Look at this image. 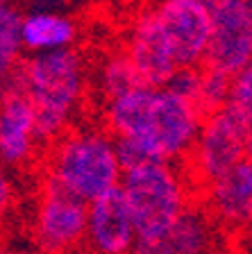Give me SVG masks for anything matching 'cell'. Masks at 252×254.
<instances>
[{"label": "cell", "mask_w": 252, "mask_h": 254, "mask_svg": "<svg viewBox=\"0 0 252 254\" xmlns=\"http://www.w3.org/2000/svg\"><path fill=\"white\" fill-rule=\"evenodd\" d=\"M105 116L114 136L137 141L162 164L193 150L205 123L193 102L155 86H139L109 100Z\"/></svg>", "instance_id": "obj_1"}, {"label": "cell", "mask_w": 252, "mask_h": 254, "mask_svg": "<svg viewBox=\"0 0 252 254\" xmlns=\"http://www.w3.org/2000/svg\"><path fill=\"white\" fill-rule=\"evenodd\" d=\"M16 77L37 111V141L53 143L66 129L84 91V64L73 48L32 55Z\"/></svg>", "instance_id": "obj_2"}, {"label": "cell", "mask_w": 252, "mask_h": 254, "mask_svg": "<svg viewBox=\"0 0 252 254\" xmlns=\"http://www.w3.org/2000/svg\"><path fill=\"white\" fill-rule=\"evenodd\" d=\"M50 180L84 202H93L121 186L123 168L114 136L100 129H80L62 136L50 157Z\"/></svg>", "instance_id": "obj_3"}, {"label": "cell", "mask_w": 252, "mask_h": 254, "mask_svg": "<svg viewBox=\"0 0 252 254\" xmlns=\"http://www.w3.org/2000/svg\"><path fill=\"white\" fill-rule=\"evenodd\" d=\"M121 189L139 243H157L175 227L186 206V190L170 164L153 161L123 173Z\"/></svg>", "instance_id": "obj_4"}, {"label": "cell", "mask_w": 252, "mask_h": 254, "mask_svg": "<svg viewBox=\"0 0 252 254\" xmlns=\"http://www.w3.org/2000/svg\"><path fill=\"white\" fill-rule=\"evenodd\" d=\"M252 154V127L234 107H223L205 118L193 145L195 168L202 180H221Z\"/></svg>", "instance_id": "obj_5"}, {"label": "cell", "mask_w": 252, "mask_h": 254, "mask_svg": "<svg viewBox=\"0 0 252 254\" xmlns=\"http://www.w3.org/2000/svg\"><path fill=\"white\" fill-rule=\"evenodd\" d=\"M89 202L48 177L34 218V241L46 254H69L86 241Z\"/></svg>", "instance_id": "obj_6"}, {"label": "cell", "mask_w": 252, "mask_h": 254, "mask_svg": "<svg viewBox=\"0 0 252 254\" xmlns=\"http://www.w3.org/2000/svg\"><path fill=\"white\" fill-rule=\"evenodd\" d=\"M252 66V2L218 0L211 7V39L205 68L237 77Z\"/></svg>", "instance_id": "obj_7"}, {"label": "cell", "mask_w": 252, "mask_h": 254, "mask_svg": "<svg viewBox=\"0 0 252 254\" xmlns=\"http://www.w3.org/2000/svg\"><path fill=\"white\" fill-rule=\"evenodd\" d=\"M157 18L166 32L177 66H198L205 62L211 39V9L189 0H164Z\"/></svg>", "instance_id": "obj_8"}, {"label": "cell", "mask_w": 252, "mask_h": 254, "mask_svg": "<svg viewBox=\"0 0 252 254\" xmlns=\"http://www.w3.org/2000/svg\"><path fill=\"white\" fill-rule=\"evenodd\" d=\"M37 143V111L14 70L0 84V161L23 164Z\"/></svg>", "instance_id": "obj_9"}, {"label": "cell", "mask_w": 252, "mask_h": 254, "mask_svg": "<svg viewBox=\"0 0 252 254\" xmlns=\"http://www.w3.org/2000/svg\"><path fill=\"white\" fill-rule=\"evenodd\" d=\"M127 57L134 64L143 84L155 86V89H164L173 73L179 68L170 41L155 9L137 16L127 37Z\"/></svg>", "instance_id": "obj_10"}, {"label": "cell", "mask_w": 252, "mask_h": 254, "mask_svg": "<svg viewBox=\"0 0 252 254\" xmlns=\"http://www.w3.org/2000/svg\"><path fill=\"white\" fill-rule=\"evenodd\" d=\"M86 243L93 254H134L139 238L121 186L89 204Z\"/></svg>", "instance_id": "obj_11"}, {"label": "cell", "mask_w": 252, "mask_h": 254, "mask_svg": "<svg viewBox=\"0 0 252 254\" xmlns=\"http://www.w3.org/2000/svg\"><path fill=\"white\" fill-rule=\"evenodd\" d=\"M211 206L227 225L252 222V154L211 184Z\"/></svg>", "instance_id": "obj_12"}, {"label": "cell", "mask_w": 252, "mask_h": 254, "mask_svg": "<svg viewBox=\"0 0 252 254\" xmlns=\"http://www.w3.org/2000/svg\"><path fill=\"white\" fill-rule=\"evenodd\" d=\"M211 225L205 213L186 209L175 227L157 243H137L134 254H209Z\"/></svg>", "instance_id": "obj_13"}, {"label": "cell", "mask_w": 252, "mask_h": 254, "mask_svg": "<svg viewBox=\"0 0 252 254\" xmlns=\"http://www.w3.org/2000/svg\"><path fill=\"white\" fill-rule=\"evenodd\" d=\"M78 37V27L73 18L66 14L53 11H30L21 21V41L23 48L34 55L66 50Z\"/></svg>", "instance_id": "obj_14"}, {"label": "cell", "mask_w": 252, "mask_h": 254, "mask_svg": "<svg viewBox=\"0 0 252 254\" xmlns=\"http://www.w3.org/2000/svg\"><path fill=\"white\" fill-rule=\"evenodd\" d=\"M146 86L139 77L134 64L130 62L127 53L123 55H111L107 57V62L100 68V89L105 91V95L109 100H116L121 95L130 93V91Z\"/></svg>", "instance_id": "obj_15"}, {"label": "cell", "mask_w": 252, "mask_h": 254, "mask_svg": "<svg viewBox=\"0 0 252 254\" xmlns=\"http://www.w3.org/2000/svg\"><path fill=\"white\" fill-rule=\"evenodd\" d=\"M21 21L23 16L7 7L0 14V84L18 68V55H21Z\"/></svg>", "instance_id": "obj_16"}, {"label": "cell", "mask_w": 252, "mask_h": 254, "mask_svg": "<svg viewBox=\"0 0 252 254\" xmlns=\"http://www.w3.org/2000/svg\"><path fill=\"white\" fill-rule=\"evenodd\" d=\"M232 79L230 75L214 68L202 70V82H200V95H198V109L202 116H211L223 107L230 105L232 95Z\"/></svg>", "instance_id": "obj_17"}, {"label": "cell", "mask_w": 252, "mask_h": 254, "mask_svg": "<svg viewBox=\"0 0 252 254\" xmlns=\"http://www.w3.org/2000/svg\"><path fill=\"white\" fill-rule=\"evenodd\" d=\"M200 82H202V70H198L195 66H182V68L175 70L173 77L168 79L164 89H168L170 93L179 95V98L193 102V105L198 107Z\"/></svg>", "instance_id": "obj_18"}, {"label": "cell", "mask_w": 252, "mask_h": 254, "mask_svg": "<svg viewBox=\"0 0 252 254\" xmlns=\"http://www.w3.org/2000/svg\"><path fill=\"white\" fill-rule=\"evenodd\" d=\"M230 107H234L252 127V66L232 79Z\"/></svg>", "instance_id": "obj_19"}, {"label": "cell", "mask_w": 252, "mask_h": 254, "mask_svg": "<svg viewBox=\"0 0 252 254\" xmlns=\"http://www.w3.org/2000/svg\"><path fill=\"white\" fill-rule=\"evenodd\" d=\"M114 148H116V157H118V164H121L123 173L132 168H139L143 164H153L155 159L146 152V150L139 145L137 141L125 136H114Z\"/></svg>", "instance_id": "obj_20"}, {"label": "cell", "mask_w": 252, "mask_h": 254, "mask_svg": "<svg viewBox=\"0 0 252 254\" xmlns=\"http://www.w3.org/2000/svg\"><path fill=\"white\" fill-rule=\"evenodd\" d=\"M73 0H30L32 11H53V14H62V9L71 5Z\"/></svg>", "instance_id": "obj_21"}, {"label": "cell", "mask_w": 252, "mask_h": 254, "mask_svg": "<svg viewBox=\"0 0 252 254\" xmlns=\"http://www.w3.org/2000/svg\"><path fill=\"white\" fill-rule=\"evenodd\" d=\"M9 204H11V186H9V180L2 175L0 177V218L7 213Z\"/></svg>", "instance_id": "obj_22"}, {"label": "cell", "mask_w": 252, "mask_h": 254, "mask_svg": "<svg viewBox=\"0 0 252 254\" xmlns=\"http://www.w3.org/2000/svg\"><path fill=\"white\" fill-rule=\"evenodd\" d=\"M189 2H198V5H205V7H209V9H211L218 0H189Z\"/></svg>", "instance_id": "obj_23"}, {"label": "cell", "mask_w": 252, "mask_h": 254, "mask_svg": "<svg viewBox=\"0 0 252 254\" xmlns=\"http://www.w3.org/2000/svg\"><path fill=\"white\" fill-rule=\"evenodd\" d=\"M11 254H37V252H32V250H16V252Z\"/></svg>", "instance_id": "obj_24"}, {"label": "cell", "mask_w": 252, "mask_h": 254, "mask_svg": "<svg viewBox=\"0 0 252 254\" xmlns=\"http://www.w3.org/2000/svg\"><path fill=\"white\" fill-rule=\"evenodd\" d=\"M7 7H9V5H7V0H0V14H2V11H5Z\"/></svg>", "instance_id": "obj_25"}, {"label": "cell", "mask_w": 252, "mask_h": 254, "mask_svg": "<svg viewBox=\"0 0 252 254\" xmlns=\"http://www.w3.org/2000/svg\"><path fill=\"white\" fill-rule=\"evenodd\" d=\"M2 175H5V173H2V161H0V177H2Z\"/></svg>", "instance_id": "obj_26"}, {"label": "cell", "mask_w": 252, "mask_h": 254, "mask_svg": "<svg viewBox=\"0 0 252 254\" xmlns=\"http://www.w3.org/2000/svg\"><path fill=\"white\" fill-rule=\"evenodd\" d=\"M69 254H73V252H69Z\"/></svg>", "instance_id": "obj_27"}, {"label": "cell", "mask_w": 252, "mask_h": 254, "mask_svg": "<svg viewBox=\"0 0 252 254\" xmlns=\"http://www.w3.org/2000/svg\"><path fill=\"white\" fill-rule=\"evenodd\" d=\"M209 254H211V252H209Z\"/></svg>", "instance_id": "obj_28"}]
</instances>
